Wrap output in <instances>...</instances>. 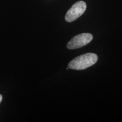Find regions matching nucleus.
Returning <instances> with one entry per match:
<instances>
[{
    "label": "nucleus",
    "mask_w": 122,
    "mask_h": 122,
    "mask_svg": "<svg viewBox=\"0 0 122 122\" xmlns=\"http://www.w3.org/2000/svg\"><path fill=\"white\" fill-rule=\"evenodd\" d=\"M98 60V56L94 53H89L81 55L73 59L68 64V68L81 70L86 69L94 65Z\"/></svg>",
    "instance_id": "1"
},
{
    "label": "nucleus",
    "mask_w": 122,
    "mask_h": 122,
    "mask_svg": "<svg viewBox=\"0 0 122 122\" xmlns=\"http://www.w3.org/2000/svg\"><path fill=\"white\" fill-rule=\"evenodd\" d=\"M86 9V4L84 1H80L72 5L65 16V20L67 22H72L80 17L84 13Z\"/></svg>",
    "instance_id": "2"
},
{
    "label": "nucleus",
    "mask_w": 122,
    "mask_h": 122,
    "mask_svg": "<svg viewBox=\"0 0 122 122\" xmlns=\"http://www.w3.org/2000/svg\"><path fill=\"white\" fill-rule=\"evenodd\" d=\"M93 35L89 33H84L77 35L68 42L67 47L69 49H75L84 46L93 40Z\"/></svg>",
    "instance_id": "3"
},
{
    "label": "nucleus",
    "mask_w": 122,
    "mask_h": 122,
    "mask_svg": "<svg viewBox=\"0 0 122 122\" xmlns=\"http://www.w3.org/2000/svg\"><path fill=\"white\" fill-rule=\"evenodd\" d=\"M2 96L1 94H0V103H1V101H2Z\"/></svg>",
    "instance_id": "4"
}]
</instances>
